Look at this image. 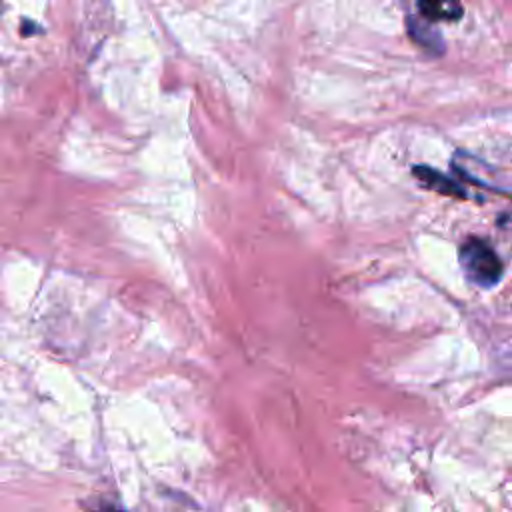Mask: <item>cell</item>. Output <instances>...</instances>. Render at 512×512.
Listing matches in <instances>:
<instances>
[{"label": "cell", "mask_w": 512, "mask_h": 512, "mask_svg": "<svg viewBox=\"0 0 512 512\" xmlns=\"http://www.w3.org/2000/svg\"><path fill=\"white\" fill-rule=\"evenodd\" d=\"M458 254L460 266L472 284L480 288H492L500 282L504 266L496 250L486 240L468 238L462 242Z\"/></svg>", "instance_id": "6da1fadb"}, {"label": "cell", "mask_w": 512, "mask_h": 512, "mask_svg": "<svg viewBox=\"0 0 512 512\" xmlns=\"http://www.w3.org/2000/svg\"><path fill=\"white\" fill-rule=\"evenodd\" d=\"M414 174H416L418 180H422L424 186L434 188V190H438V192H442V194L466 196L464 188H462L458 182H454V180L442 176V174L436 172V170H430V168H426V166H416V168H414Z\"/></svg>", "instance_id": "3957f363"}, {"label": "cell", "mask_w": 512, "mask_h": 512, "mask_svg": "<svg viewBox=\"0 0 512 512\" xmlns=\"http://www.w3.org/2000/svg\"><path fill=\"white\" fill-rule=\"evenodd\" d=\"M420 12L436 22V20H458L462 16L460 0H418Z\"/></svg>", "instance_id": "7a4b0ae2"}, {"label": "cell", "mask_w": 512, "mask_h": 512, "mask_svg": "<svg viewBox=\"0 0 512 512\" xmlns=\"http://www.w3.org/2000/svg\"><path fill=\"white\" fill-rule=\"evenodd\" d=\"M408 28H410V34H412V38H414L418 44H422V46H424V48H428V50H436V52H442V42H440V36H438V32H434L432 28H422L418 22L414 24L412 20H410Z\"/></svg>", "instance_id": "277c9868"}]
</instances>
